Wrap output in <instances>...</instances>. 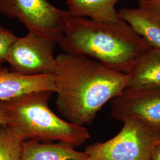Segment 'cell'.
I'll use <instances>...</instances> for the list:
<instances>
[{
    "mask_svg": "<svg viewBox=\"0 0 160 160\" xmlns=\"http://www.w3.org/2000/svg\"><path fill=\"white\" fill-rule=\"evenodd\" d=\"M120 0H67L71 16L86 18L99 23H116L121 20L116 5Z\"/></svg>",
    "mask_w": 160,
    "mask_h": 160,
    "instance_id": "8fae6325",
    "label": "cell"
},
{
    "mask_svg": "<svg viewBox=\"0 0 160 160\" xmlns=\"http://www.w3.org/2000/svg\"><path fill=\"white\" fill-rule=\"evenodd\" d=\"M56 108L65 119L89 125L104 105L128 86V75L92 58L62 53L53 72Z\"/></svg>",
    "mask_w": 160,
    "mask_h": 160,
    "instance_id": "6da1fadb",
    "label": "cell"
},
{
    "mask_svg": "<svg viewBox=\"0 0 160 160\" xmlns=\"http://www.w3.org/2000/svg\"><path fill=\"white\" fill-rule=\"evenodd\" d=\"M160 132L137 119L123 122L120 131L103 142L86 147L88 160H150Z\"/></svg>",
    "mask_w": 160,
    "mask_h": 160,
    "instance_id": "277c9868",
    "label": "cell"
},
{
    "mask_svg": "<svg viewBox=\"0 0 160 160\" xmlns=\"http://www.w3.org/2000/svg\"><path fill=\"white\" fill-rule=\"evenodd\" d=\"M58 44L64 53L92 58L126 74L151 48L122 19L104 23L72 16Z\"/></svg>",
    "mask_w": 160,
    "mask_h": 160,
    "instance_id": "7a4b0ae2",
    "label": "cell"
},
{
    "mask_svg": "<svg viewBox=\"0 0 160 160\" xmlns=\"http://www.w3.org/2000/svg\"><path fill=\"white\" fill-rule=\"evenodd\" d=\"M128 23L152 48L160 51V25L140 8L123 7L118 12Z\"/></svg>",
    "mask_w": 160,
    "mask_h": 160,
    "instance_id": "7c38bea8",
    "label": "cell"
},
{
    "mask_svg": "<svg viewBox=\"0 0 160 160\" xmlns=\"http://www.w3.org/2000/svg\"><path fill=\"white\" fill-rule=\"evenodd\" d=\"M138 8L160 25V0H138Z\"/></svg>",
    "mask_w": 160,
    "mask_h": 160,
    "instance_id": "9a60e30c",
    "label": "cell"
},
{
    "mask_svg": "<svg viewBox=\"0 0 160 160\" xmlns=\"http://www.w3.org/2000/svg\"><path fill=\"white\" fill-rule=\"evenodd\" d=\"M24 141L14 128L8 124L0 125V160H22Z\"/></svg>",
    "mask_w": 160,
    "mask_h": 160,
    "instance_id": "4fadbf2b",
    "label": "cell"
},
{
    "mask_svg": "<svg viewBox=\"0 0 160 160\" xmlns=\"http://www.w3.org/2000/svg\"><path fill=\"white\" fill-rule=\"evenodd\" d=\"M150 160H160V140L155 146Z\"/></svg>",
    "mask_w": 160,
    "mask_h": 160,
    "instance_id": "e0dca14e",
    "label": "cell"
},
{
    "mask_svg": "<svg viewBox=\"0 0 160 160\" xmlns=\"http://www.w3.org/2000/svg\"><path fill=\"white\" fill-rule=\"evenodd\" d=\"M22 160H88V155L68 143L28 140L22 143Z\"/></svg>",
    "mask_w": 160,
    "mask_h": 160,
    "instance_id": "9c48e42d",
    "label": "cell"
},
{
    "mask_svg": "<svg viewBox=\"0 0 160 160\" xmlns=\"http://www.w3.org/2000/svg\"><path fill=\"white\" fill-rule=\"evenodd\" d=\"M17 38L12 31L0 24V68L3 67L4 63L7 62L8 51Z\"/></svg>",
    "mask_w": 160,
    "mask_h": 160,
    "instance_id": "5bb4252c",
    "label": "cell"
},
{
    "mask_svg": "<svg viewBox=\"0 0 160 160\" xmlns=\"http://www.w3.org/2000/svg\"><path fill=\"white\" fill-rule=\"evenodd\" d=\"M111 109L116 120L137 119L160 132V89L126 88L111 100Z\"/></svg>",
    "mask_w": 160,
    "mask_h": 160,
    "instance_id": "52a82bcc",
    "label": "cell"
},
{
    "mask_svg": "<svg viewBox=\"0 0 160 160\" xmlns=\"http://www.w3.org/2000/svg\"><path fill=\"white\" fill-rule=\"evenodd\" d=\"M0 14L17 19L28 32L58 43L71 15L48 0H0Z\"/></svg>",
    "mask_w": 160,
    "mask_h": 160,
    "instance_id": "5b68a950",
    "label": "cell"
},
{
    "mask_svg": "<svg viewBox=\"0 0 160 160\" xmlns=\"http://www.w3.org/2000/svg\"><path fill=\"white\" fill-rule=\"evenodd\" d=\"M52 92L40 91L24 94L4 104L8 117V125L16 129L25 141H57L75 148L89 139L85 126L63 120L49 106Z\"/></svg>",
    "mask_w": 160,
    "mask_h": 160,
    "instance_id": "3957f363",
    "label": "cell"
},
{
    "mask_svg": "<svg viewBox=\"0 0 160 160\" xmlns=\"http://www.w3.org/2000/svg\"><path fill=\"white\" fill-rule=\"evenodd\" d=\"M55 92L53 75L26 76L0 68V102H6L32 92Z\"/></svg>",
    "mask_w": 160,
    "mask_h": 160,
    "instance_id": "ba28073f",
    "label": "cell"
},
{
    "mask_svg": "<svg viewBox=\"0 0 160 160\" xmlns=\"http://www.w3.org/2000/svg\"><path fill=\"white\" fill-rule=\"evenodd\" d=\"M8 122V117L4 102H0V125L7 124Z\"/></svg>",
    "mask_w": 160,
    "mask_h": 160,
    "instance_id": "2e32d148",
    "label": "cell"
},
{
    "mask_svg": "<svg viewBox=\"0 0 160 160\" xmlns=\"http://www.w3.org/2000/svg\"><path fill=\"white\" fill-rule=\"evenodd\" d=\"M128 75L126 88L160 89V51L151 48L145 52Z\"/></svg>",
    "mask_w": 160,
    "mask_h": 160,
    "instance_id": "30bf717a",
    "label": "cell"
},
{
    "mask_svg": "<svg viewBox=\"0 0 160 160\" xmlns=\"http://www.w3.org/2000/svg\"><path fill=\"white\" fill-rule=\"evenodd\" d=\"M57 42L39 34L28 32L17 37L7 55V62L12 71L26 76L53 74L57 57L54 49Z\"/></svg>",
    "mask_w": 160,
    "mask_h": 160,
    "instance_id": "8992f818",
    "label": "cell"
}]
</instances>
